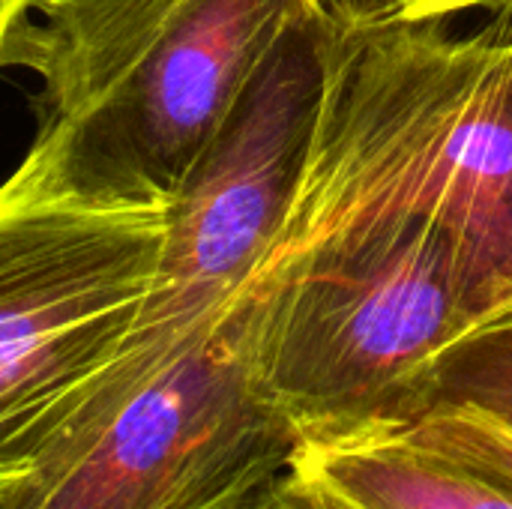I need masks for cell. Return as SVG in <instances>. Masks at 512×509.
I'll list each match as a JSON object with an SVG mask.
<instances>
[{"label": "cell", "instance_id": "obj_4", "mask_svg": "<svg viewBox=\"0 0 512 509\" xmlns=\"http://www.w3.org/2000/svg\"><path fill=\"white\" fill-rule=\"evenodd\" d=\"M297 450L240 294L177 339L129 336L0 509H240Z\"/></svg>", "mask_w": 512, "mask_h": 509}, {"label": "cell", "instance_id": "obj_5", "mask_svg": "<svg viewBox=\"0 0 512 509\" xmlns=\"http://www.w3.org/2000/svg\"><path fill=\"white\" fill-rule=\"evenodd\" d=\"M165 210H93L0 183V492L18 483L129 342Z\"/></svg>", "mask_w": 512, "mask_h": 509}, {"label": "cell", "instance_id": "obj_13", "mask_svg": "<svg viewBox=\"0 0 512 509\" xmlns=\"http://www.w3.org/2000/svg\"><path fill=\"white\" fill-rule=\"evenodd\" d=\"M504 9H507V6H504ZM510 9H512V3H510Z\"/></svg>", "mask_w": 512, "mask_h": 509}, {"label": "cell", "instance_id": "obj_7", "mask_svg": "<svg viewBox=\"0 0 512 509\" xmlns=\"http://www.w3.org/2000/svg\"><path fill=\"white\" fill-rule=\"evenodd\" d=\"M291 471L348 509H512V429L432 408L345 444L300 447Z\"/></svg>", "mask_w": 512, "mask_h": 509}, {"label": "cell", "instance_id": "obj_2", "mask_svg": "<svg viewBox=\"0 0 512 509\" xmlns=\"http://www.w3.org/2000/svg\"><path fill=\"white\" fill-rule=\"evenodd\" d=\"M324 0H33L0 69L42 81L18 171L93 210H165L258 66Z\"/></svg>", "mask_w": 512, "mask_h": 509}, {"label": "cell", "instance_id": "obj_1", "mask_svg": "<svg viewBox=\"0 0 512 509\" xmlns=\"http://www.w3.org/2000/svg\"><path fill=\"white\" fill-rule=\"evenodd\" d=\"M447 21L327 0L303 180L255 279L369 222L426 216L512 294V9L465 36Z\"/></svg>", "mask_w": 512, "mask_h": 509}, {"label": "cell", "instance_id": "obj_10", "mask_svg": "<svg viewBox=\"0 0 512 509\" xmlns=\"http://www.w3.org/2000/svg\"><path fill=\"white\" fill-rule=\"evenodd\" d=\"M348 3L393 12L402 18H417V21H441V18H453L456 12L480 9V0H348Z\"/></svg>", "mask_w": 512, "mask_h": 509}, {"label": "cell", "instance_id": "obj_9", "mask_svg": "<svg viewBox=\"0 0 512 509\" xmlns=\"http://www.w3.org/2000/svg\"><path fill=\"white\" fill-rule=\"evenodd\" d=\"M240 509H348L327 498L315 483L300 477L297 471H282L273 483H267L258 495H252Z\"/></svg>", "mask_w": 512, "mask_h": 509}, {"label": "cell", "instance_id": "obj_3", "mask_svg": "<svg viewBox=\"0 0 512 509\" xmlns=\"http://www.w3.org/2000/svg\"><path fill=\"white\" fill-rule=\"evenodd\" d=\"M243 294L261 384L300 447L393 426L441 351L512 309L510 291L426 216L354 228Z\"/></svg>", "mask_w": 512, "mask_h": 509}, {"label": "cell", "instance_id": "obj_8", "mask_svg": "<svg viewBox=\"0 0 512 509\" xmlns=\"http://www.w3.org/2000/svg\"><path fill=\"white\" fill-rule=\"evenodd\" d=\"M432 408H471L512 429V309L441 351L408 390L396 423Z\"/></svg>", "mask_w": 512, "mask_h": 509}, {"label": "cell", "instance_id": "obj_11", "mask_svg": "<svg viewBox=\"0 0 512 509\" xmlns=\"http://www.w3.org/2000/svg\"><path fill=\"white\" fill-rule=\"evenodd\" d=\"M33 0H0V54L9 42V36L15 33V27L21 24V18L27 15Z\"/></svg>", "mask_w": 512, "mask_h": 509}, {"label": "cell", "instance_id": "obj_12", "mask_svg": "<svg viewBox=\"0 0 512 509\" xmlns=\"http://www.w3.org/2000/svg\"><path fill=\"white\" fill-rule=\"evenodd\" d=\"M512 0H480V6L483 9H492V12H498V9H504V6H510Z\"/></svg>", "mask_w": 512, "mask_h": 509}, {"label": "cell", "instance_id": "obj_6", "mask_svg": "<svg viewBox=\"0 0 512 509\" xmlns=\"http://www.w3.org/2000/svg\"><path fill=\"white\" fill-rule=\"evenodd\" d=\"M324 6L276 42L165 207L156 279L132 336L198 330L249 291L270 261L324 93Z\"/></svg>", "mask_w": 512, "mask_h": 509}]
</instances>
